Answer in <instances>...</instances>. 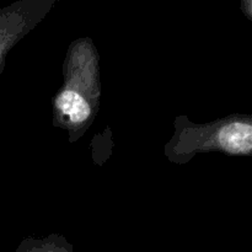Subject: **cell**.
Returning <instances> with one entry per match:
<instances>
[{
	"label": "cell",
	"mask_w": 252,
	"mask_h": 252,
	"mask_svg": "<svg viewBox=\"0 0 252 252\" xmlns=\"http://www.w3.org/2000/svg\"><path fill=\"white\" fill-rule=\"evenodd\" d=\"M174 129L164 154L175 164H187L201 153L250 155L252 152V117L249 115H230L204 125L192 123L187 116H179Z\"/></svg>",
	"instance_id": "obj_1"
},
{
	"label": "cell",
	"mask_w": 252,
	"mask_h": 252,
	"mask_svg": "<svg viewBox=\"0 0 252 252\" xmlns=\"http://www.w3.org/2000/svg\"><path fill=\"white\" fill-rule=\"evenodd\" d=\"M64 88L84 96L94 106L100 107L101 84L98 54L94 42L83 37L69 46L63 66Z\"/></svg>",
	"instance_id": "obj_2"
},
{
	"label": "cell",
	"mask_w": 252,
	"mask_h": 252,
	"mask_svg": "<svg viewBox=\"0 0 252 252\" xmlns=\"http://www.w3.org/2000/svg\"><path fill=\"white\" fill-rule=\"evenodd\" d=\"M59 0H16L0 7V76L10 49L31 32Z\"/></svg>",
	"instance_id": "obj_3"
},
{
	"label": "cell",
	"mask_w": 252,
	"mask_h": 252,
	"mask_svg": "<svg viewBox=\"0 0 252 252\" xmlns=\"http://www.w3.org/2000/svg\"><path fill=\"white\" fill-rule=\"evenodd\" d=\"M15 252H75L64 236L51 234L47 238H27L21 241Z\"/></svg>",
	"instance_id": "obj_4"
},
{
	"label": "cell",
	"mask_w": 252,
	"mask_h": 252,
	"mask_svg": "<svg viewBox=\"0 0 252 252\" xmlns=\"http://www.w3.org/2000/svg\"><path fill=\"white\" fill-rule=\"evenodd\" d=\"M240 9L243 14L252 21V0H241Z\"/></svg>",
	"instance_id": "obj_5"
}]
</instances>
